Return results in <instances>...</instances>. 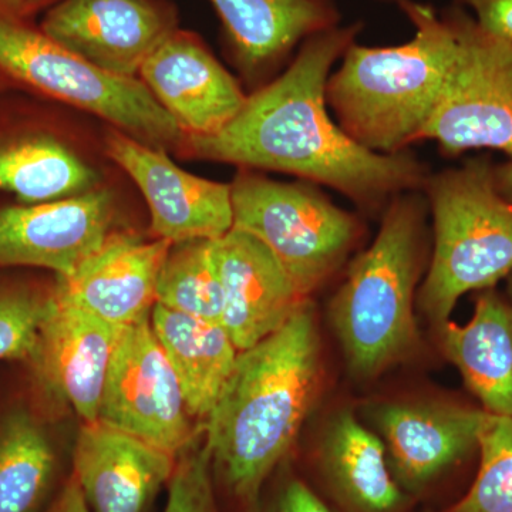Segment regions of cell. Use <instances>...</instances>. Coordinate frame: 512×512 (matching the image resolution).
<instances>
[{
    "instance_id": "1",
    "label": "cell",
    "mask_w": 512,
    "mask_h": 512,
    "mask_svg": "<svg viewBox=\"0 0 512 512\" xmlns=\"http://www.w3.org/2000/svg\"><path fill=\"white\" fill-rule=\"evenodd\" d=\"M363 22L309 37L281 74L254 90L227 127L185 146L205 160L291 174L345 195L365 215L382 217L404 192L423 190L429 164L413 151L377 154L330 117L326 83Z\"/></svg>"
},
{
    "instance_id": "2",
    "label": "cell",
    "mask_w": 512,
    "mask_h": 512,
    "mask_svg": "<svg viewBox=\"0 0 512 512\" xmlns=\"http://www.w3.org/2000/svg\"><path fill=\"white\" fill-rule=\"evenodd\" d=\"M315 318L309 301L284 328L239 352L205 421L214 473L244 504H256L318 393L322 366Z\"/></svg>"
},
{
    "instance_id": "3",
    "label": "cell",
    "mask_w": 512,
    "mask_h": 512,
    "mask_svg": "<svg viewBox=\"0 0 512 512\" xmlns=\"http://www.w3.org/2000/svg\"><path fill=\"white\" fill-rule=\"evenodd\" d=\"M396 5L414 26L397 46L352 43L326 83L333 119L353 141L377 154H399L423 141L457 53L451 8L417 0Z\"/></svg>"
},
{
    "instance_id": "4",
    "label": "cell",
    "mask_w": 512,
    "mask_h": 512,
    "mask_svg": "<svg viewBox=\"0 0 512 512\" xmlns=\"http://www.w3.org/2000/svg\"><path fill=\"white\" fill-rule=\"evenodd\" d=\"M429 215L421 190L394 198L330 299L329 322L357 380L376 379L420 348L414 302L429 268Z\"/></svg>"
},
{
    "instance_id": "5",
    "label": "cell",
    "mask_w": 512,
    "mask_h": 512,
    "mask_svg": "<svg viewBox=\"0 0 512 512\" xmlns=\"http://www.w3.org/2000/svg\"><path fill=\"white\" fill-rule=\"evenodd\" d=\"M494 163L481 156L427 178L431 215L429 268L417 306L436 329L467 293L497 288L512 274V204L494 184Z\"/></svg>"
},
{
    "instance_id": "6",
    "label": "cell",
    "mask_w": 512,
    "mask_h": 512,
    "mask_svg": "<svg viewBox=\"0 0 512 512\" xmlns=\"http://www.w3.org/2000/svg\"><path fill=\"white\" fill-rule=\"evenodd\" d=\"M231 200L232 228L259 239L305 298L349 264L366 234L362 217L309 181L282 183L241 168Z\"/></svg>"
},
{
    "instance_id": "7",
    "label": "cell",
    "mask_w": 512,
    "mask_h": 512,
    "mask_svg": "<svg viewBox=\"0 0 512 512\" xmlns=\"http://www.w3.org/2000/svg\"><path fill=\"white\" fill-rule=\"evenodd\" d=\"M0 70L40 92L96 114L121 133L161 148L180 146L184 131L140 79L114 76L57 45L22 16L0 9Z\"/></svg>"
},
{
    "instance_id": "8",
    "label": "cell",
    "mask_w": 512,
    "mask_h": 512,
    "mask_svg": "<svg viewBox=\"0 0 512 512\" xmlns=\"http://www.w3.org/2000/svg\"><path fill=\"white\" fill-rule=\"evenodd\" d=\"M450 8L456 59L423 141L446 157L493 150L512 160V45L484 32L461 6Z\"/></svg>"
},
{
    "instance_id": "9",
    "label": "cell",
    "mask_w": 512,
    "mask_h": 512,
    "mask_svg": "<svg viewBox=\"0 0 512 512\" xmlns=\"http://www.w3.org/2000/svg\"><path fill=\"white\" fill-rule=\"evenodd\" d=\"M191 419L150 318L124 328L107 372L97 420L178 457L197 440Z\"/></svg>"
},
{
    "instance_id": "10",
    "label": "cell",
    "mask_w": 512,
    "mask_h": 512,
    "mask_svg": "<svg viewBox=\"0 0 512 512\" xmlns=\"http://www.w3.org/2000/svg\"><path fill=\"white\" fill-rule=\"evenodd\" d=\"M485 412L458 400L389 402L369 409L387 463L403 493L420 494L478 458Z\"/></svg>"
},
{
    "instance_id": "11",
    "label": "cell",
    "mask_w": 512,
    "mask_h": 512,
    "mask_svg": "<svg viewBox=\"0 0 512 512\" xmlns=\"http://www.w3.org/2000/svg\"><path fill=\"white\" fill-rule=\"evenodd\" d=\"M40 30L104 72L138 79L148 57L177 32L178 18L164 0H59Z\"/></svg>"
},
{
    "instance_id": "12",
    "label": "cell",
    "mask_w": 512,
    "mask_h": 512,
    "mask_svg": "<svg viewBox=\"0 0 512 512\" xmlns=\"http://www.w3.org/2000/svg\"><path fill=\"white\" fill-rule=\"evenodd\" d=\"M114 195L104 188L0 210V266H36L73 275L113 234Z\"/></svg>"
},
{
    "instance_id": "13",
    "label": "cell",
    "mask_w": 512,
    "mask_h": 512,
    "mask_svg": "<svg viewBox=\"0 0 512 512\" xmlns=\"http://www.w3.org/2000/svg\"><path fill=\"white\" fill-rule=\"evenodd\" d=\"M106 150L143 192L157 238L180 244L218 239L231 231V184L187 173L161 148L146 146L121 131L107 137Z\"/></svg>"
},
{
    "instance_id": "14",
    "label": "cell",
    "mask_w": 512,
    "mask_h": 512,
    "mask_svg": "<svg viewBox=\"0 0 512 512\" xmlns=\"http://www.w3.org/2000/svg\"><path fill=\"white\" fill-rule=\"evenodd\" d=\"M123 329L50 293V309L29 362L46 392L72 407L83 421H96L99 416L107 372Z\"/></svg>"
},
{
    "instance_id": "15",
    "label": "cell",
    "mask_w": 512,
    "mask_h": 512,
    "mask_svg": "<svg viewBox=\"0 0 512 512\" xmlns=\"http://www.w3.org/2000/svg\"><path fill=\"white\" fill-rule=\"evenodd\" d=\"M138 77L188 137L220 133L248 97L204 43L180 29L148 57Z\"/></svg>"
},
{
    "instance_id": "16",
    "label": "cell",
    "mask_w": 512,
    "mask_h": 512,
    "mask_svg": "<svg viewBox=\"0 0 512 512\" xmlns=\"http://www.w3.org/2000/svg\"><path fill=\"white\" fill-rule=\"evenodd\" d=\"M224 293L222 326L238 352L284 328L311 299L305 298L259 239L232 228L215 239Z\"/></svg>"
},
{
    "instance_id": "17",
    "label": "cell",
    "mask_w": 512,
    "mask_h": 512,
    "mask_svg": "<svg viewBox=\"0 0 512 512\" xmlns=\"http://www.w3.org/2000/svg\"><path fill=\"white\" fill-rule=\"evenodd\" d=\"M171 242L143 241L133 234H111L103 247L67 278H57L53 295L111 325H134L150 318L157 282Z\"/></svg>"
},
{
    "instance_id": "18",
    "label": "cell",
    "mask_w": 512,
    "mask_h": 512,
    "mask_svg": "<svg viewBox=\"0 0 512 512\" xmlns=\"http://www.w3.org/2000/svg\"><path fill=\"white\" fill-rule=\"evenodd\" d=\"M177 457L103 421H84L73 474L93 512H144L168 484Z\"/></svg>"
},
{
    "instance_id": "19",
    "label": "cell",
    "mask_w": 512,
    "mask_h": 512,
    "mask_svg": "<svg viewBox=\"0 0 512 512\" xmlns=\"http://www.w3.org/2000/svg\"><path fill=\"white\" fill-rule=\"evenodd\" d=\"M220 16L232 62L247 82L288 66L309 37L338 28L342 13L335 0H210ZM258 87V89H259Z\"/></svg>"
},
{
    "instance_id": "20",
    "label": "cell",
    "mask_w": 512,
    "mask_h": 512,
    "mask_svg": "<svg viewBox=\"0 0 512 512\" xmlns=\"http://www.w3.org/2000/svg\"><path fill=\"white\" fill-rule=\"evenodd\" d=\"M441 352L485 413L512 419V303L497 288L474 293L466 325L437 329Z\"/></svg>"
},
{
    "instance_id": "21",
    "label": "cell",
    "mask_w": 512,
    "mask_h": 512,
    "mask_svg": "<svg viewBox=\"0 0 512 512\" xmlns=\"http://www.w3.org/2000/svg\"><path fill=\"white\" fill-rule=\"evenodd\" d=\"M318 468L329 493L348 512H399L404 493L383 441L355 413H336L318 444Z\"/></svg>"
},
{
    "instance_id": "22",
    "label": "cell",
    "mask_w": 512,
    "mask_h": 512,
    "mask_svg": "<svg viewBox=\"0 0 512 512\" xmlns=\"http://www.w3.org/2000/svg\"><path fill=\"white\" fill-rule=\"evenodd\" d=\"M150 320L180 383L188 413L192 419L207 421L238 349L220 323L204 322L160 303L154 305Z\"/></svg>"
},
{
    "instance_id": "23",
    "label": "cell",
    "mask_w": 512,
    "mask_h": 512,
    "mask_svg": "<svg viewBox=\"0 0 512 512\" xmlns=\"http://www.w3.org/2000/svg\"><path fill=\"white\" fill-rule=\"evenodd\" d=\"M99 174L73 150L47 134L0 140V191L22 205L42 204L96 190Z\"/></svg>"
},
{
    "instance_id": "24",
    "label": "cell",
    "mask_w": 512,
    "mask_h": 512,
    "mask_svg": "<svg viewBox=\"0 0 512 512\" xmlns=\"http://www.w3.org/2000/svg\"><path fill=\"white\" fill-rule=\"evenodd\" d=\"M56 474V453L28 410L0 419V512H36Z\"/></svg>"
},
{
    "instance_id": "25",
    "label": "cell",
    "mask_w": 512,
    "mask_h": 512,
    "mask_svg": "<svg viewBox=\"0 0 512 512\" xmlns=\"http://www.w3.org/2000/svg\"><path fill=\"white\" fill-rule=\"evenodd\" d=\"M157 303L204 322L220 323L224 293L215 239L171 245L157 282Z\"/></svg>"
},
{
    "instance_id": "26",
    "label": "cell",
    "mask_w": 512,
    "mask_h": 512,
    "mask_svg": "<svg viewBox=\"0 0 512 512\" xmlns=\"http://www.w3.org/2000/svg\"><path fill=\"white\" fill-rule=\"evenodd\" d=\"M444 512H512V419L485 413L478 467L467 493Z\"/></svg>"
},
{
    "instance_id": "27",
    "label": "cell",
    "mask_w": 512,
    "mask_h": 512,
    "mask_svg": "<svg viewBox=\"0 0 512 512\" xmlns=\"http://www.w3.org/2000/svg\"><path fill=\"white\" fill-rule=\"evenodd\" d=\"M49 309L50 295H39L28 289L0 288V362H29Z\"/></svg>"
},
{
    "instance_id": "28",
    "label": "cell",
    "mask_w": 512,
    "mask_h": 512,
    "mask_svg": "<svg viewBox=\"0 0 512 512\" xmlns=\"http://www.w3.org/2000/svg\"><path fill=\"white\" fill-rule=\"evenodd\" d=\"M214 474L204 434V441L195 440L177 457L164 512H217Z\"/></svg>"
},
{
    "instance_id": "29",
    "label": "cell",
    "mask_w": 512,
    "mask_h": 512,
    "mask_svg": "<svg viewBox=\"0 0 512 512\" xmlns=\"http://www.w3.org/2000/svg\"><path fill=\"white\" fill-rule=\"evenodd\" d=\"M454 5L470 9L484 32L512 45V0H454Z\"/></svg>"
},
{
    "instance_id": "30",
    "label": "cell",
    "mask_w": 512,
    "mask_h": 512,
    "mask_svg": "<svg viewBox=\"0 0 512 512\" xmlns=\"http://www.w3.org/2000/svg\"><path fill=\"white\" fill-rule=\"evenodd\" d=\"M275 512H332L303 481L292 478L279 494Z\"/></svg>"
},
{
    "instance_id": "31",
    "label": "cell",
    "mask_w": 512,
    "mask_h": 512,
    "mask_svg": "<svg viewBox=\"0 0 512 512\" xmlns=\"http://www.w3.org/2000/svg\"><path fill=\"white\" fill-rule=\"evenodd\" d=\"M46 512H93L87 504L86 498L77 484L76 478L70 477V480L64 484L63 490L57 495L53 504Z\"/></svg>"
},
{
    "instance_id": "32",
    "label": "cell",
    "mask_w": 512,
    "mask_h": 512,
    "mask_svg": "<svg viewBox=\"0 0 512 512\" xmlns=\"http://www.w3.org/2000/svg\"><path fill=\"white\" fill-rule=\"evenodd\" d=\"M493 175L495 188L512 204V160L494 164Z\"/></svg>"
},
{
    "instance_id": "33",
    "label": "cell",
    "mask_w": 512,
    "mask_h": 512,
    "mask_svg": "<svg viewBox=\"0 0 512 512\" xmlns=\"http://www.w3.org/2000/svg\"><path fill=\"white\" fill-rule=\"evenodd\" d=\"M59 0H0V9L8 10L15 15L23 16L25 13L32 12L43 6L55 5Z\"/></svg>"
},
{
    "instance_id": "34",
    "label": "cell",
    "mask_w": 512,
    "mask_h": 512,
    "mask_svg": "<svg viewBox=\"0 0 512 512\" xmlns=\"http://www.w3.org/2000/svg\"><path fill=\"white\" fill-rule=\"evenodd\" d=\"M505 284H507V286H505V295H507V298L510 299L512 303V274L505 279Z\"/></svg>"
},
{
    "instance_id": "35",
    "label": "cell",
    "mask_w": 512,
    "mask_h": 512,
    "mask_svg": "<svg viewBox=\"0 0 512 512\" xmlns=\"http://www.w3.org/2000/svg\"><path fill=\"white\" fill-rule=\"evenodd\" d=\"M377 2H382V3H394V5H396L397 0H377Z\"/></svg>"
}]
</instances>
